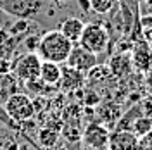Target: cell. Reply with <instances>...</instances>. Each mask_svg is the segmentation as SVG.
Masks as SVG:
<instances>
[{
    "label": "cell",
    "mask_w": 152,
    "mask_h": 150,
    "mask_svg": "<svg viewBox=\"0 0 152 150\" xmlns=\"http://www.w3.org/2000/svg\"><path fill=\"white\" fill-rule=\"evenodd\" d=\"M132 62L133 69L145 73L152 67V48L145 40L135 42V47L132 50Z\"/></svg>",
    "instance_id": "cell-8"
},
{
    "label": "cell",
    "mask_w": 152,
    "mask_h": 150,
    "mask_svg": "<svg viewBox=\"0 0 152 150\" xmlns=\"http://www.w3.org/2000/svg\"><path fill=\"white\" fill-rule=\"evenodd\" d=\"M83 28H85V23L78 17H67L59 24V31H61L73 45L80 42L81 33H83Z\"/></svg>",
    "instance_id": "cell-12"
},
{
    "label": "cell",
    "mask_w": 152,
    "mask_h": 150,
    "mask_svg": "<svg viewBox=\"0 0 152 150\" xmlns=\"http://www.w3.org/2000/svg\"><path fill=\"white\" fill-rule=\"evenodd\" d=\"M85 83V73L81 71H76L73 67H62V74H61V81L59 86L64 90V92H71V90H78L81 88Z\"/></svg>",
    "instance_id": "cell-11"
},
{
    "label": "cell",
    "mask_w": 152,
    "mask_h": 150,
    "mask_svg": "<svg viewBox=\"0 0 152 150\" xmlns=\"http://www.w3.org/2000/svg\"><path fill=\"white\" fill-rule=\"evenodd\" d=\"M71 48H73V43L59 29H52V31H47L40 36L37 54L42 60L66 64L67 57L71 54Z\"/></svg>",
    "instance_id": "cell-1"
},
{
    "label": "cell",
    "mask_w": 152,
    "mask_h": 150,
    "mask_svg": "<svg viewBox=\"0 0 152 150\" xmlns=\"http://www.w3.org/2000/svg\"><path fill=\"white\" fill-rule=\"evenodd\" d=\"M90 2V9L97 14H109L114 9V0H88Z\"/></svg>",
    "instance_id": "cell-15"
},
{
    "label": "cell",
    "mask_w": 152,
    "mask_h": 150,
    "mask_svg": "<svg viewBox=\"0 0 152 150\" xmlns=\"http://www.w3.org/2000/svg\"><path fill=\"white\" fill-rule=\"evenodd\" d=\"M0 121H4L5 124H7V126H10V128H16V126H14V121H12V119H10L9 116L5 114L4 107H0Z\"/></svg>",
    "instance_id": "cell-20"
},
{
    "label": "cell",
    "mask_w": 152,
    "mask_h": 150,
    "mask_svg": "<svg viewBox=\"0 0 152 150\" xmlns=\"http://www.w3.org/2000/svg\"><path fill=\"white\" fill-rule=\"evenodd\" d=\"M143 86H145L147 93L152 95V67L149 69V71L143 73Z\"/></svg>",
    "instance_id": "cell-18"
},
{
    "label": "cell",
    "mask_w": 152,
    "mask_h": 150,
    "mask_svg": "<svg viewBox=\"0 0 152 150\" xmlns=\"http://www.w3.org/2000/svg\"><path fill=\"white\" fill-rule=\"evenodd\" d=\"M4 150H19V145H18V143H14V141H12V143H10L9 147H5Z\"/></svg>",
    "instance_id": "cell-21"
},
{
    "label": "cell",
    "mask_w": 152,
    "mask_h": 150,
    "mask_svg": "<svg viewBox=\"0 0 152 150\" xmlns=\"http://www.w3.org/2000/svg\"><path fill=\"white\" fill-rule=\"evenodd\" d=\"M40 67H42V59L38 57L37 52H26L14 62L12 71L18 79L28 83L40 78Z\"/></svg>",
    "instance_id": "cell-5"
},
{
    "label": "cell",
    "mask_w": 152,
    "mask_h": 150,
    "mask_svg": "<svg viewBox=\"0 0 152 150\" xmlns=\"http://www.w3.org/2000/svg\"><path fill=\"white\" fill-rule=\"evenodd\" d=\"M78 45H81L83 48H86L88 52H92L95 55L104 54L107 47H109V33H107L105 26H102L100 23L85 24Z\"/></svg>",
    "instance_id": "cell-2"
},
{
    "label": "cell",
    "mask_w": 152,
    "mask_h": 150,
    "mask_svg": "<svg viewBox=\"0 0 152 150\" xmlns=\"http://www.w3.org/2000/svg\"><path fill=\"white\" fill-rule=\"evenodd\" d=\"M138 150H152V130L138 138Z\"/></svg>",
    "instance_id": "cell-17"
},
{
    "label": "cell",
    "mask_w": 152,
    "mask_h": 150,
    "mask_svg": "<svg viewBox=\"0 0 152 150\" xmlns=\"http://www.w3.org/2000/svg\"><path fill=\"white\" fill-rule=\"evenodd\" d=\"M151 119H152V117H151Z\"/></svg>",
    "instance_id": "cell-23"
},
{
    "label": "cell",
    "mask_w": 152,
    "mask_h": 150,
    "mask_svg": "<svg viewBox=\"0 0 152 150\" xmlns=\"http://www.w3.org/2000/svg\"><path fill=\"white\" fill-rule=\"evenodd\" d=\"M114 2H116V0H114Z\"/></svg>",
    "instance_id": "cell-22"
},
{
    "label": "cell",
    "mask_w": 152,
    "mask_h": 150,
    "mask_svg": "<svg viewBox=\"0 0 152 150\" xmlns=\"http://www.w3.org/2000/svg\"><path fill=\"white\" fill-rule=\"evenodd\" d=\"M57 138H59L57 131H52L50 128L42 130V131H40V135H38V140H40V143H42L43 147H47V149H50V147H54V145H56Z\"/></svg>",
    "instance_id": "cell-16"
},
{
    "label": "cell",
    "mask_w": 152,
    "mask_h": 150,
    "mask_svg": "<svg viewBox=\"0 0 152 150\" xmlns=\"http://www.w3.org/2000/svg\"><path fill=\"white\" fill-rule=\"evenodd\" d=\"M38 42H40V36H28L26 38L24 45H26V48H28V52H37Z\"/></svg>",
    "instance_id": "cell-19"
},
{
    "label": "cell",
    "mask_w": 152,
    "mask_h": 150,
    "mask_svg": "<svg viewBox=\"0 0 152 150\" xmlns=\"http://www.w3.org/2000/svg\"><path fill=\"white\" fill-rule=\"evenodd\" d=\"M109 73L114 78H126L133 73V62H132V54H126V52H118L111 57L109 60Z\"/></svg>",
    "instance_id": "cell-9"
},
{
    "label": "cell",
    "mask_w": 152,
    "mask_h": 150,
    "mask_svg": "<svg viewBox=\"0 0 152 150\" xmlns=\"http://www.w3.org/2000/svg\"><path fill=\"white\" fill-rule=\"evenodd\" d=\"M109 150H138V138L132 131L116 130L109 136Z\"/></svg>",
    "instance_id": "cell-10"
},
{
    "label": "cell",
    "mask_w": 152,
    "mask_h": 150,
    "mask_svg": "<svg viewBox=\"0 0 152 150\" xmlns=\"http://www.w3.org/2000/svg\"><path fill=\"white\" fill-rule=\"evenodd\" d=\"M4 111L12 121L16 122H28L37 112L35 102L26 93H18V92L5 98Z\"/></svg>",
    "instance_id": "cell-3"
},
{
    "label": "cell",
    "mask_w": 152,
    "mask_h": 150,
    "mask_svg": "<svg viewBox=\"0 0 152 150\" xmlns=\"http://www.w3.org/2000/svg\"><path fill=\"white\" fill-rule=\"evenodd\" d=\"M61 74H62V67H61V64L42 60L40 79H42L45 84H48V86H57L59 81H61Z\"/></svg>",
    "instance_id": "cell-13"
},
{
    "label": "cell",
    "mask_w": 152,
    "mask_h": 150,
    "mask_svg": "<svg viewBox=\"0 0 152 150\" xmlns=\"http://www.w3.org/2000/svg\"><path fill=\"white\" fill-rule=\"evenodd\" d=\"M151 130H152V119L147 117V116H138V117L135 119V122H133V126H132V133L137 138L143 136L145 133H149Z\"/></svg>",
    "instance_id": "cell-14"
},
{
    "label": "cell",
    "mask_w": 152,
    "mask_h": 150,
    "mask_svg": "<svg viewBox=\"0 0 152 150\" xmlns=\"http://www.w3.org/2000/svg\"><path fill=\"white\" fill-rule=\"evenodd\" d=\"M66 66L73 67L76 71H81V73H88L92 67L97 66V55L88 52L81 45H73L71 54L66 60Z\"/></svg>",
    "instance_id": "cell-6"
},
{
    "label": "cell",
    "mask_w": 152,
    "mask_h": 150,
    "mask_svg": "<svg viewBox=\"0 0 152 150\" xmlns=\"http://www.w3.org/2000/svg\"><path fill=\"white\" fill-rule=\"evenodd\" d=\"M43 7V0H0V12L23 21L38 16Z\"/></svg>",
    "instance_id": "cell-4"
},
{
    "label": "cell",
    "mask_w": 152,
    "mask_h": 150,
    "mask_svg": "<svg viewBox=\"0 0 152 150\" xmlns=\"http://www.w3.org/2000/svg\"><path fill=\"white\" fill-rule=\"evenodd\" d=\"M109 136L111 133L105 128L104 124L100 122H92L85 128V133H83V141L86 143V147L95 150H102L107 147L109 143Z\"/></svg>",
    "instance_id": "cell-7"
}]
</instances>
